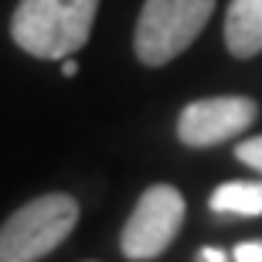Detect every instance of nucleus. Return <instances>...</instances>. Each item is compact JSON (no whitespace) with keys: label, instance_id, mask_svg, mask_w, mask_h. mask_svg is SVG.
Returning a JSON list of instances; mask_svg holds the SVG:
<instances>
[{"label":"nucleus","instance_id":"nucleus-8","mask_svg":"<svg viewBox=\"0 0 262 262\" xmlns=\"http://www.w3.org/2000/svg\"><path fill=\"white\" fill-rule=\"evenodd\" d=\"M235 157L242 160L245 167H252L255 174H262V136H252V140H242L235 146Z\"/></svg>","mask_w":262,"mask_h":262},{"label":"nucleus","instance_id":"nucleus-6","mask_svg":"<svg viewBox=\"0 0 262 262\" xmlns=\"http://www.w3.org/2000/svg\"><path fill=\"white\" fill-rule=\"evenodd\" d=\"M225 45L235 58L262 51V0H232L225 17Z\"/></svg>","mask_w":262,"mask_h":262},{"label":"nucleus","instance_id":"nucleus-10","mask_svg":"<svg viewBox=\"0 0 262 262\" xmlns=\"http://www.w3.org/2000/svg\"><path fill=\"white\" fill-rule=\"evenodd\" d=\"M201 262H228V255L218 249H201Z\"/></svg>","mask_w":262,"mask_h":262},{"label":"nucleus","instance_id":"nucleus-4","mask_svg":"<svg viewBox=\"0 0 262 262\" xmlns=\"http://www.w3.org/2000/svg\"><path fill=\"white\" fill-rule=\"evenodd\" d=\"M181 222H184V194L170 184L146 187L119 235L123 255L126 259H157L177 238Z\"/></svg>","mask_w":262,"mask_h":262},{"label":"nucleus","instance_id":"nucleus-3","mask_svg":"<svg viewBox=\"0 0 262 262\" xmlns=\"http://www.w3.org/2000/svg\"><path fill=\"white\" fill-rule=\"evenodd\" d=\"M218 0H146L136 20V58L150 68L174 61L211 20Z\"/></svg>","mask_w":262,"mask_h":262},{"label":"nucleus","instance_id":"nucleus-5","mask_svg":"<svg viewBox=\"0 0 262 262\" xmlns=\"http://www.w3.org/2000/svg\"><path fill=\"white\" fill-rule=\"evenodd\" d=\"M259 106L249 96H211L184 106L177 119V136L187 146H214L235 140L255 123Z\"/></svg>","mask_w":262,"mask_h":262},{"label":"nucleus","instance_id":"nucleus-1","mask_svg":"<svg viewBox=\"0 0 262 262\" xmlns=\"http://www.w3.org/2000/svg\"><path fill=\"white\" fill-rule=\"evenodd\" d=\"M96 10L99 0H20L10 17V38L34 58H72L92 34Z\"/></svg>","mask_w":262,"mask_h":262},{"label":"nucleus","instance_id":"nucleus-11","mask_svg":"<svg viewBox=\"0 0 262 262\" xmlns=\"http://www.w3.org/2000/svg\"><path fill=\"white\" fill-rule=\"evenodd\" d=\"M61 72H65L68 78H75L78 75V61L75 58H61Z\"/></svg>","mask_w":262,"mask_h":262},{"label":"nucleus","instance_id":"nucleus-7","mask_svg":"<svg viewBox=\"0 0 262 262\" xmlns=\"http://www.w3.org/2000/svg\"><path fill=\"white\" fill-rule=\"evenodd\" d=\"M211 211L218 214H262V181H228L214 187L211 194Z\"/></svg>","mask_w":262,"mask_h":262},{"label":"nucleus","instance_id":"nucleus-2","mask_svg":"<svg viewBox=\"0 0 262 262\" xmlns=\"http://www.w3.org/2000/svg\"><path fill=\"white\" fill-rule=\"evenodd\" d=\"M78 222L68 194H41L0 225V262H38L65 242Z\"/></svg>","mask_w":262,"mask_h":262},{"label":"nucleus","instance_id":"nucleus-9","mask_svg":"<svg viewBox=\"0 0 262 262\" xmlns=\"http://www.w3.org/2000/svg\"><path fill=\"white\" fill-rule=\"evenodd\" d=\"M235 262H262V242H242L235 245Z\"/></svg>","mask_w":262,"mask_h":262}]
</instances>
